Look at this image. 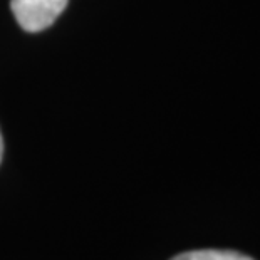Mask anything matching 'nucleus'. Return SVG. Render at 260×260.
I'll use <instances>...</instances> for the list:
<instances>
[{"mask_svg": "<svg viewBox=\"0 0 260 260\" xmlns=\"http://www.w3.org/2000/svg\"><path fill=\"white\" fill-rule=\"evenodd\" d=\"M171 260H255L235 250H217V248H203V250H190L175 255Z\"/></svg>", "mask_w": 260, "mask_h": 260, "instance_id": "nucleus-2", "label": "nucleus"}, {"mask_svg": "<svg viewBox=\"0 0 260 260\" xmlns=\"http://www.w3.org/2000/svg\"><path fill=\"white\" fill-rule=\"evenodd\" d=\"M69 0H10L15 20L25 32H41L51 27L64 12Z\"/></svg>", "mask_w": 260, "mask_h": 260, "instance_id": "nucleus-1", "label": "nucleus"}, {"mask_svg": "<svg viewBox=\"0 0 260 260\" xmlns=\"http://www.w3.org/2000/svg\"><path fill=\"white\" fill-rule=\"evenodd\" d=\"M2 156H4V140H2V133H0V163H2Z\"/></svg>", "mask_w": 260, "mask_h": 260, "instance_id": "nucleus-3", "label": "nucleus"}]
</instances>
